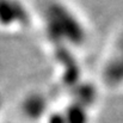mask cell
<instances>
[{
	"label": "cell",
	"instance_id": "6da1fadb",
	"mask_svg": "<svg viewBox=\"0 0 123 123\" xmlns=\"http://www.w3.org/2000/svg\"><path fill=\"white\" fill-rule=\"evenodd\" d=\"M44 20L47 28L54 34H57V31L63 34L72 32L78 37L82 32L81 25L74 13L59 1H50L47 4L44 8Z\"/></svg>",
	"mask_w": 123,
	"mask_h": 123
},
{
	"label": "cell",
	"instance_id": "7a4b0ae2",
	"mask_svg": "<svg viewBox=\"0 0 123 123\" xmlns=\"http://www.w3.org/2000/svg\"><path fill=\"white\" fill-rule=\"evenodd\" d=\"M24 14V7L18 0H0V23L5 25L18 24Z\"/></svg>",
	"mask_w": 123,
	"mask_h": 123
}]
</instances>
